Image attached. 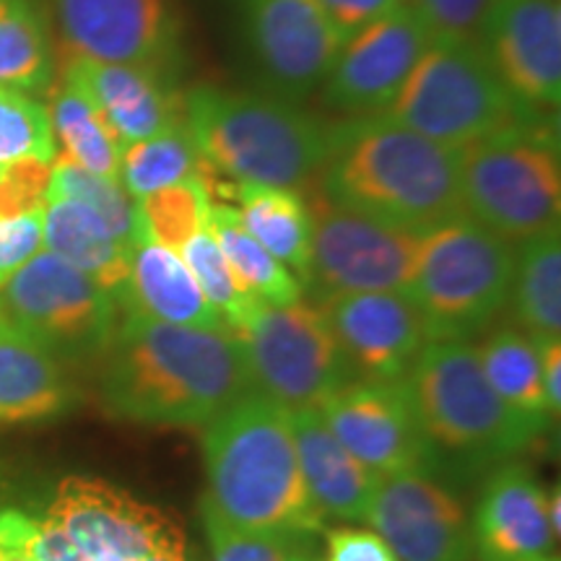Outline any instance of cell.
I'll list each match as a JSON object with an SVG mask.
<instances>
[{
  "label": "cell",
  "mask_w": 561,
  "mask_h": 561,
  "mask_svg": "<svg viewBox=\"0 0 561 561\" xmlns=\"http://www.w3.org/2000/svg\"><path fill=\"white\" fill-rule=\"evenodd\" d=\"M102 403L110 416L144 426H208L255 392L231 331L170 325L125 312L110 343Z\"/></svg>",
  "instance_id": "1"
},
{
  "label": "cell",
  "mask_w": 561,
  "mask_h": 561,
  "mask_svg": "<svg viewBox=\"0 0 561 561\" xmlns=\"http://www.w3.org/2000/svg\"><path fill=\"white\" fill-rule=\"evenodd\" d=\"M322 195L416 234L466 214L458 151L419 136L385 112L328 128Z\"/></svg>",
  "instance_id": "2"
},
{
  "label": "cell",
  "mask_w": 561,
  "mask_h": 561,
  "mask_svg": "<svg viewBox=\"0 0 561 561\" xmlns=\"http://www.w3.org/2000/svg\"><path fill=\"white\" fill-rule=\"evenodd\" d=\"M208 502L231 525L297 538L322 530V515L307 494L289 409L250 392L203 426Z\"/></svg>",
  "instance_id": "3"
},
{
  "label": "cell",
  "mask_w": 561,
  "mask_h": 561,
  "mask_svg": "<svg viewBox=\"0 0 561 561\" xmlns=\"http://www.w3.org/2000/svg\"><path fill=\"white\" fill-rule=\"evenodd\" d=\"M185 125L210 172L231 182L297 191L325 164L328 128L280 96L198 87L185 96Z\"/></svg>",
  "instance_id": "4"
},
{
  "label": "cell",
  "mask_w": 561,
  "mask_h": 561,
  "mask_svg": "<svg viewBox=\"0 0 561 561\" xmlns=\"http://www.w3.org/2000/svg\"><path fill=\"white\" fill-rule=\"evenodd\" d=\"M403 385L434 450L466 462L512 458L549 430L496 396L468 341L426 343Z\"/></svg>",
  "instance_id": "5"
},
{
  "label": "cell",
  "mask_w": 561,
  "mask_h": 561,
  "mask_svg": "<svg viewBox=\"0 0 561 561\" xmlns=\"http://www.w3.org/2000/svg\"><path fill=\"white\" fill-rule=\"evenodd\" d=\"M515 250L462 214L421 234L405 294L430 341H466L510 305Z\"/></svg>",
  "instance_id": "6"
},
{
  "label": "cell",
  "mask_w": 561,
  "mask_h": 561,
  "mask_svg": "<svg viewBox=\"0 0 561 561\" xmlns=\"http://www.w3.org/2000/svg\"><path fill=\"white\" fill-rule=\"evenodd\" d=\"M385 115L458 151L496 133L536 125L538 112L510 94L481 42L437 39Z\"/></svg>",
  "instance_id": "7"
},
{
  "label": "cell",
  "mask_w": 561,
  "mask_h": 561,
  "mask_svg": "<svg viewBox=\"0 0 561 561\" xmlns=\"http://www.w3.org/2000/svg\"><path fill=\"white\" fill-rule=\"evenodd\" d=\"M466 214L507 242L559 227V146L538 125L512 128L458 149Z\"/></svg>",
  "instance_id": "8"
},
{
  "label": "cell",
  "mask_w": 561,
  "mask_h": 561,
  "mask_svg": "<svg viewBox=\"0 0 561 561\" xmlns=\"http://www.w3.org/2000/svg\"><path fill=\"white\" fill-rule=\"evenodd\" d=\"M240 339L252 388L286 409H305L351 382L354 369L320 307L261 305L231 331Z\"/></svg>",
  "instance_id": "9"
},
{
  "label": "cell",
  "mask_w": 561,
  "mask_h": 561,
  "mask_svg": "<svg viewBox=\"0 0 561 561\" xmlns=\"http://www.w3.org/2000/svg\"><path fill=\"white\" fill-rule=\"evenodd\" d=\"M0 307L13 328L55 359H87L107 348L121 312L110 291L50 250L5 280Z\"/></svg>",
  "instance_id": "10"
},
{
  "label": "cell",
  "mask_w": 561,
  "mask_h": 561,
  "mask_svg": "<svg viewBox=\"0 0 561 561\" xmlns=\"http://www.w3.org/2000/svg\"><path fill=\"white\" fill-rule=\"evenodd\" d=\"M312 261L307 286L325 297L362 291H405L416 265L421 234L356 214L325 195L312 206Z\"/></svg>",
  "instance_id": "11"
},
{
  "label": "cell",
  "mask_w": 561,
  "mask_h": 561,
  "mask_svg": "<svg viewBox=\"0 0 561 561\" xmlns=\"http://www.w3.org/2000/svg\"><path fill=\"white\" fill-rule=\"evenodd\" d=\"M322 421L377 479L430 473L439 453L421 430L403 380H356L318 405Z\"/></svg>",
  "instance_id": "12"
},
{
  "label": "cell",
  "mask_w": 561,
  "mask_h": 561,
  "mask_svg": "<svg viewBox=\"0 0 561 561\" xmlns=\"http://www.w3.org/2000/svg\"><path fill=\"white\" fill-rule=\"evenodd\" d=\"M244 32L273 96L305 100L346 45L318 0H244Z\"/></svg>",
  "instance_id": "13"
},
{
  "label": "cell",
  "mask_w": 561,
  "mask_h": 561,
  "mask_svg": "<svg viewBox=\"0 0 561 561\" xmlns=\"http://www.w3.org/2000/svg\"><path fill=\"white\" fill-rule=\"evenodd\" d=\"M47 520L60 525L91 561H138L151 551L185 546L180 525L164 512L83 476L60 481Z\"/></svg>",
  "instance_id": "14"
},
{
  "label": "cell",
  "mask_w": 561,
  "mask_h": 561,
  "mask_svg": "<svg viewBox=\"0 0 561 561\" xmlns=\"http://www.w3.org/2000/svg\"><path fill=\"white\" fill-rule=\"evenodd\" d=\"M432 42L419 13L401 3L346 39L325 79V104L348 115L385 112Z\"/></svg>",
  "instance_id": "15"
},
{
  "label": "cell",
  "mask_w": 561,
  "mask_h": 561,
  "mask_svg": "<svg viewBox=\"0 0 561 561\" xmlns=\"http://www.w3.org/2000/svg\"><path fill=\"white\" fill-rule=\"evenodd\" d=\"M367 523L398 561L473 559V533L460 500L424 471L377 479Z\"/></svg>",
  "instance_id": "16"
},
{
  "label": "cell",
  "mask_w": 561,
  "mask_h": 561,
  "mask_svg": "<svg viewBox=\"0 0 561 561\" xmlns=\"http://www.w3.org/2000/svg\"><path fill=\"white\" fill-rule=\"evenodd\" d=\"M479 42L496 76L517 102L533 112H551L559 107V0H496Z\"/></svg>",
  "instance_id": "17"
},
{
  "label": "cell",
  "mask_w": 561,
  "mask_h": 561,
  "mask_svg": "<svg viewBox=\"0 0 561 561\" xmlns=\"http://www.w3.org/2000/svg\"><path fill=\"white\" fill-rule=\"evenodd\" d=\"M322 314L364 380H403L430 343L424 320L405 291L331 294Z\"/></svg>",
  "instance_id": "18"
},
{
  "label": "cell",
  "mask_w": 561,
  "mask_h": 561,
  "mask_svg": "<svg viewBox=\"0 0 561 561\" xmlns=\"http://www.w3.org/2000/svg\"><path fill=\"white\" fill-rule=\"evenodd\" d=\"M68 55L157 66L172 42L167 0H55Z\"/></svg>",
  "instance_id": "19"
},
{
  "label": "cell",
  "mask_w": 561,
  "mask_h": 561,
  "mask_svg": "<svg viewBox=\"0 0 561 561\" xmlns=\"http://www.w3.org/2000/svg\"><path fill=\"white\" fill-rule=\"evenodd\" d=\"M62 81L94 104L123 149L157 136L185 117V100L180 102L161 83L157 66L102 62L66 53Z\"/></svg>",
  "instance_id": "20"
},
{
  "label": "cell",
  "mask_w": 561,
  "mask_h": 561,
  "mask_svg": "<svg viewBox=\"0 0 561 561\" xmlns=\"http://www.w3.org/2000/svg\"><path fill=\"white\" fill-rule=\"evenodd\" d=\"M546 494L525 462H504L489 476L473 520V546L483 561L551 557L559 538L546 515Z\"/></svg>",
  "instance_id": "21"
},
{
  "label": "cell",
  "mask_w": 561,
  "mask_h": 561,
  "mask_svg": "<svg viewBox=\"0 0 561 561\" xmlns=\"http://www.w3.org/2000/svg\"><path fill=\"white\" fill-rule=\"evenodd\" d=\"M289 419L301 479L322 520H367L377 476L335 439L314 405L289 409Z\"/></svg>",
  "instance_id": "22"
},
{
  "label": "cell",
  "mask_w": 561,
  "mask_h": 561,
  "mask_svg": "<svg viewBox=\"0 0 561 561\" xmlns=\"http://www.w3.org/2000/svg\"><path fill=\"white\" fill-rule=\"evenodd\" d=\"M117 307L123 312H138L170 325L229 331L221 314L203 297L180 252L161 248L151 237L130 250L128 286Z\"/></svg>",
  "instance_id": "23"
},
{
  "label": "cell",
  "mask_w": 561,
  "mask_h": 561,
  "mask_svg": "<svg viewBox=\"0 0 561 561\" xmlns=\"http://www.w3.org/2000/svg\"><path fill=\"white\" fill-rule=\"evenodd\" d=\"M68 403L60 362L9 320H0V426L55 419Z\"/></svg>",
  "instance_id": "24"
},
{
  "label": "cell",
  "mask_w": 561,
  "mask_h": 561,
  "mask_svg": "<svg viewBox=\"0 0 561 561\" xmlns=\"http://www.w3.org/2000/svg\"><path fill=\"white\" fill-rule=\"evenodd\" d=\"M45 244L53 255L87 273L121 301L130 276V252L94 210L79 201L50 195L45 203Z\"/></svg>",
  "instance_id": "25"
},
{
  "label": "cell",
  "mask_w": 561,
  "mask_h": 561,
  "mask_svg": "<svg viewBox=\"0 0 561 561\" xmlns=\"http://www.w3.org/2000/svg\"><path fill=\"white\" fill-rule=\"evenodd\" d=\"M234 185L237 214L242 227L278 257L301 286L310 280L312 261V214L305 198L291 187L231 182Z\"/></svg>",
  "instance_id": "26"
},
{
  "label": "cell",
  "mask_w": 561,
  "mask_h": 561,
  "mask_svg": "<svg viewBox=\"0 0 561 561\" xmlns=\"http://www.w3.org/2000/svg\"><path fill=\"white\" fill-rule=\"evenodd\" d=\"M512 310L533 341L561 339V234L559 227L528 237L515 250Z\"/></svg>",
  "instance_id": "27"
},
{
  "label": "cell",
  "mask_w": 561,
  "mask_h": 561,
  "mask_svg": "<svg viewBox=\"0 0 561 561\" xmlns=\"http://www.w3.org/2000/svg\"><path fill=\"white\" fill-rule=\"evenodd\" d=\"M208 227L244 291L273 307H286L301 299V280L242 227L234 206L214 201Z\"/></svg>",
  "instance_id": "28"
},
{
  "label": "cell",
  "mask_w": 561,
  "mask_h": 561,
  "mask_svg": "<svg viewBox=\"0 0 561 561\" xmlns=\"http://www.w3.org/2000/svg\"><path fill=\"white\" fill-rule=\"evenodd\" d=\"M201 174L214 172L203 161L185 117L157 136L125 146L121 157V185L133 201Z\"/></svg>",
  "instance_id": "29"
},
{
  "label": "cell",
  "mask_w": 561,
  "mask_h": 561,
  "mask_svg": "<svg viewBox=\"0 0 561 561\" xmlns=\"http://www.w3.org/2000/svg\"><path fill=\"white\" fill-rule=\"evenodd\" d=\"M47 112H50L55 144H60V157L102 178L121 180V140L79 89L62 81Z\"/></svg>",
  "instance_id": "30"
},
{
  "label": "cell",
  "mask_w": 561,
  "mask_h": 561,
  "mask_svg": "<svg viewBox=\"0 0 561 561\" xmlns=\"http://www.w3.org/2000/svg\"><path fill=\"white\" fill-rule=\"evenodd\" d=\"M491 388L512 409L549 421L541 385V346L517 328H502L476 348Z\"/></svg>",
  "instance_id": "31"
},
{
  "label": "cell",
  "mask_w": 561,
  "mask_h": 561,
  "mask_svg": "<svg viewBox=\"0 0 561 561\" xmlns=\"http://www.w3.org/2000/svg\"><path fill=\"white\" fill-rule=\"evenodd\" d=\"M53 81V53L45 19L32 0H9L0 11V87L45 91Z\"/></svg>",
  "instance_id": "32"
},
{
  "label": "cell",
  "mask_w": 561,
  "mask_h": 561,
  "mask_svg": "<svg viewBox=\"0 0 561 561\" xmlns=\"http://www.w3.org/2000/svg\"><path fill=\"white\" fill-rule=\"evenodd\" d=\"M50 195H58V198H70L79 201L83 206L94 210L100 219L107 224V229L117 237V242L123 244L125 250H133L140 240H146V227L144 219H140L138 201H133L121 180L102 178V174H94L83 167L73 164V161L66 157H55L53 161V182H50ZM47 195V198H50Z\"/></svg>",
  "instance_id": "33"
},
{
  "label": "cell",
  "mask_w": 561,
  "mask_h": 561,
  "mask_svg": "<svg viewBox=\"0 0 561 561\" xmlns=\"http://www.w3.org/2000/svg\"><path fill=\"white\" fill-rule=\"evenodd\" d=\"M214 201V174H201L146 195L138 208L146 234L161 248L180 252L193 234L208 227Z\"/></svg>",
  "instance_id": "34"
},
{
  "label": "cell",
  "mask_w": 561,
  "mask_h": 561,
  "mask_svg": "<svg viewBox=\"0 0 561 561\" xmlns=\"http://www.w3.org/2000/svg\"><path fill=\"white\" fill-rule=\"evenodd\" d=\"M180 257L185 261L187 271L193 273L203 297H206L210 305H214V310L221 314L224 325H227L229 331H234V328L261 305V299H255L252 294L244 291L240 280L231 273L219 242L214 240L210 227H203L198 234H193L191 240L185 242V248L180 250Z\"/></svg>",
  "instance_id": "35"
},
{
  "label": "cell",
  "mask_w": 561,
  "mask_h": 561,
  "mask_svg": "<svg viewBox=\"0 0 561 561\" xmlns=\"http://www.w3.org/2000/svg\"><path fill=\"white\" fill-rule=\"evenodd\" d=\"M58 144L45 104L16 89L0 87V164L21 159L55 161Z\"/></svg>",
  "instance_id": "36"
},
{
  "label": "cell",
  "mask_w": 561,
  "mask_h": 561,
  "mask_svg": "<svg viewBox=\"0 0 561 561\" xmlns=\"http://www.w3.org/2000/svg\"><path fill=\"white\" fill-rule=\"evenodd\" d=\"M198 507L214 561H289L294 538L237 528L224 520L208 496H203Z\"/></svg>",
  "instance_id": "37"
},
{
  "label": "cell",
  "mask_w": 561,
  "mask_h": 561,
  "mask_svg": "<svg viewBox=\"0 0 561 561\" xmlns=\"http://www.w3.org/2000/svg\"><path fill=\"white\" fill-rule=\"evenodd\" d=\"M434 42H479L483 24H486L496 0H405Z\"/></svg>",
  "instance_id": "38"
},
{
  "label": "cell",
  "mask_w": 561,
  "mask_h": 561,
  "mask_svg": "<svg viewBox=\"0 0 561 561\" xmlns=\"http://www.w3.org/2000/svg\"><path fill=\"white\" fill-rule=\"evenodd\" d=\"M53 182V161L21 159L0 164V219H16L45 208Z\"/></svg>",
  "instance_id": "39"
},
{
  "label": "cell",
  "mask_w": 561,
  "mask_h": 561,
  "mask_svg": "<svg viewBox=\"0 0 561 561\" xmlns=\"http://www.w3.org/2000/svg\"><path fill=\"white\" fill-rule=\"evenodd\" d=\"M45 244V208L16 219H0V289Z\"/></svg>",
  "instance_id": "40"
},
{
  "label": "cell",
  "mask_w": 561,
  "mask_h": 561,
  "mask_svg": "<svg viewBox=\"0 0 561 561\" xmlns=\"http://www.w3.org/2000/svg\"><path fill=\"white\" fill-rule=\"evenodd\" d=\"M328 561H398L377 533L335 528L328 533Z\"/></svg>",
  "instance_id": "41"
},
{
  "label": "cell",
  "mask_w": 561,
  "mask_h": 561,
  "mask_svg": "<svg viewBox=\"0 0 561 561\" xmlns=\"http://www.w3.org/2000/svg\"><path fill=\"white\" fill-rule=\"evenodd\" d=\"M318 3L328 13V19L333 21L335 30L348 39L356 32H362L364 26L388 16L390 11H396L405 0H318Z\"/></svg>",
  "instance_id": "42"
},
{
  "label": "cell",
  "mask_w": 561,
  "mask_h": 561,
  "mask_svg": "<svg viewBox=\"0 0 561 561\" xmlns=\"http://www.w3.org/2000/svg\"><path fill=\"white\" fill-rule=\"evenodd\" d=\"M39 520L16 507L0 510V561H37Z\"/></svg>",
  "instance_id": "43"
},
{
  "label": "cell",
  "mask_w": 561,
  "mask_h": 561,
  "mask_svg": "<svg viewBox=\"0 0 561 561\" xmlns=\"http://www.w3.org/2000/svg\"><path fill=\"white\" fill-rule=\"evenodd\" d=\"M37 561H91L79 546L68 538V533L53 520H39V536L34 543Z\"/></svg>",
  "instance_id": "44"
},
{
  "label": "cell",
  "mask_w": 561,
  "mask_h": 561,
  "mask_svg": "<svg viewBox=\"0 0 561 561\" xmlns=\"http://www.w3.org/2000/svg\"><path fill=\"white\" fill-rule=\"evenodd\" d=\"M541 385L549 416L557 419L561 411V346L559 341L541 343Z\"/></svg>",
  "instance_id": "45"
},
{
  "label": "cell",
  "mask_w": 561,
  "mask_h": 561,
  "mask_svg": "<svg viewBox=\"0 0 561 561\" xmlns=\"http://www.w3.org/2000/svg\"><path fill=\"white\" fill-rule=\"evenodd\" d=\"M561 491L559 486H553V491L549 494V500H546V515H549V525L553 530V536L559 538V530H561Z\"/></svg>",
  "instance_id": "46"
},
{
  "label": "cell",
  "mask_w": 561,
  "mask_h": 561,
  "mask_svg": "<svg viewBox=\"0 0 561 561\" xmlns=\"http://www.w3.org/2000/svg\"><path fill=\"white\" fill-rule=\"evenodd\" d=\"M138 561H185V546H172V549H159L146 553Z\"/></svg>",
  "instance_id": "47"
},
{
  "label": "cell",
  "mask_w": 561,
  "mask_h": 561,
  "mask_svg": "<svg viewBox=\"0 0 561 561\" xmlns=\"http://www.w3.org/2000/svg\"><path fill=\"white\" fill-rule=\"evenodd\" d=\"M289 561H318V559L310 557V553H307V551H297V549H294Z\"/></svg>",
  "instance_id": "48"
},
{
  "label": "cell",
  "mask_w": 561,
  "mask_h": 561,
  "mask_svg": "<svg viewBox=\"0 0 561 561\" xmlns=\"http://www.w3.org/2000/svg\"><path fill=\"white\" fill-rule=\"evenodd\" d=\"M528 561H559L557 557H541V559H528Z\"/></svg>",
  "instance_id": "49"
},
{
  "label": "cell",
  "mask_w": 561,
  "mask_h": 561,
  "mask_svg": "<svg viewBox=\"0 0 561 561\" xmlns=\"http://www.w3.org/2000/svg\"><path fill=\"white\" fill-rule=\"evenodd\" d=\"M5 3H9V0H0V11H3V9H5Z\"/></svg>",
  "instance_id": "50"
},
{
  "label": "cell",
  "mask_w": 561,
  "mask_h": 561,
  "mask_svg": "<svg viewBox=\"0 0 561 561\" xmlns=\"http://www.w3.org/2000/svg\"><path fill=\"white\" fill-rule=\"evenodd\" d=\"M0 320H3V307H0Z\"/></svg>",
  "instance_id": "51"
}]
</instances>
